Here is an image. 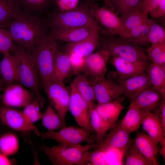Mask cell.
I'll use <instances>...</instances> for the list:
<instances>
[{
    "mask_svg": "<svg viewBox=\"0 0 165 165\" xmlns=\"http://www.w3.org/2000/svg\"><path fill=\"white\" fill-rule=\"evenodd\" d=\"M91 14L97 22L112 34L130 38V31L124 27L119 17L112 9L96 4L88 6Z\"/></svg>",
    "mask_w": 165,
    "mask_h": 165,
    "instance_id": "cell-8",
    "label": "cell"
},
{
    "mask_svg": "<svg viewBox=\"0 0 165 165\" xmlns=\"http://www.w3.org/2000/svg\"><path fill=\"white\" fill-rule=\"evenodd\" d=\"M92 132L84 128L66 126L56 131L40 132L38 136L43 139L54 140L58 143L80 144L86 142L93 144L95 141L94 136L91 134Z\"/></svg>",
    "mask_w": 165,
    "mask_h": 165,
    "instance_id": "cell-7",
    "label": "cell"
},
{
    "mask_svg": "<svg viewBox=\"0 0 165 165\" xmlns=\"http://www.w3.org/2000/svg\"><path fill=\"white\" fill-rule=\"evenodd\" d=\"M71 74L72 68L69 55L59 50L55 57L50 80L64 81Z\"/></svg>",
    "mask_w": 165,
    "mask_h": 165,
    "instance_id": "cell-24",
    "label": "cell"
},
{
    "mask_svg": "<svg viewBox=\"0 0 165 165\" xmlns=\"http://www.w3.org/2000/svg\"><path fill=\"white\" fill-rule=\"evenodd\" d=\"M32 98L30 92L21 85L13 83L7 86L2 96L3 104L11 108H24Z\"/></svg>",
    "mask_w": 165,
    "mask_h": 165,
    "instance_id": "cell-15",
    "label": "cell"
},
{
    "mask_svg": "<svg viewBox=\"0 0 165 165\" xmlns=\"http://www.w3.org/2000/svg\"><path fill=\"white\" fill-rule=\"evenodd\" d=\"M3 83V81L2 79H0V91L1 90L2 86V84Z\"/></svg>",
    "mask_w": 165,
    "mask_h": 165,
    "instance_id": "cell-53",
    "label": "cell"
},
{
    "mask_svg": "<svg viewBox=\"0 0 165 165\" xmlns=\"http://www.w3.org/2000/svg\"><path fill=\"white\" fill-rule=\"evenodd\" d=\"M0 119L11 128L22 132L33 131L38 136L40 132L37 127L30 123L22 111L4 106L0 108Z\"/></svg>",
    "mask_w": 165,
    "mask_h": 165,
    "instance_id": "cell-12",
    "label": "cell"
},
{
    "mask_svg": "<svg viewBox=\"0 0 165 165\" xmlns=\"http://www.w3.org/2000/svg\"><path fill=\"white\" fill-rule=\"evenodd\" d=\"M123 0H111V6L112 9L115 10Z\"/></svg>",
    "mask_w": 165,
    "mask_h": 165,
    "instance_id": "cell-50",
    "label": "cell"
},
{
    "mask_svg": "<svg viewBox=\"0 0 165 165\" xmlns=\"http://www.w3.org/2000/svg\"><path fill=\"white\" fill-rule=\"evenodd\" d=\"M13 161L9 159L7 156L0 153V165L13 164Z\"/></svg>",
    "mask_w": 165,
    "mask_h": 165,
    "instance_id": "cell-48",
    "label": "cell"
},
{
    "mask_svg": "<svg viewBox=\"0 0 165 165\" xmlns=\"http://www.w3.org/2000/svg\"><path fill=\"white\" fill-rule=\"evenodd\" d=\"M68 55L72 68L71 75H77L82 73L85 65V57L74 54Z\"/></svg>",
    "mask_w": 165,
    "mask_h": 165,
    "instance_id": "cell-43",
    "label": "cell"
},
{
    "mask_svg": "<svg viewBox=\"0 0 165 165\" xmlns=\"http://www.w3.org/2000/svg\"><path fill=\"white\" fill-rule=\"evenodd\" d=\"M20 8L28 12H38L46 7L52 0H16Z\"/></svg>",
    "mask_w": 165,
    "mask_h": 165,
    "instance_id": "cell-39",
    "label": "cell"
},
{
    "mask_svg": "<svg viewBox=\"0 0 165 165\" xmlns=\"http://www.w3.org/2000/svg\"><path fill=\"white\" fill-rule=\"evenodd\" d=\"M154 113L157 116L163 136L165 137V100L163 101L158 109Z\"/></svg>",
    "mask_w": 165,
    "mask_h": 165,
    "instance_id": "cell-45",
    "label": "cell"
},
{
    "mask_svg": "<svg viewBox=\"0 0 165 165\" xmlns=\"http://www.w3.org/2000/svg\"><path fill=\"white\" fill-rule=\"evenodd\" d=\"M0 73L3 83L8 85L17 79V70L15 55L8 53L3 54L0 62Z\"/></svg>",
    "mask_w": 165,
    "mask_h": 165,
    "instance_id": "cell-25",
    "label": "cell"
},
{
    "mask_svg": "<svg viewBox=\"0 0 165 165\" xmlns=\"http://www.w3.org/2000/svg\"><path fill=\"white\" fill-rule=\"evenodd\" d=\"M147 52L148 60L165 69V42L152 44Z\"/></svg>",
    "mask_w": 165,
    "mask_h": 165,
    "instance_id": "cell-37",
    "label": "cell"
},
{
    "mask_svg": "<svg viewBox=\"0 0 165 165\" xmlns=\"http://www.w3.org/2000/svg\"><path fill=\"white\" fill-rule=\"evenodd\" d=\"M51 105L65 123L66 116L69 111L70 88L64 81L50 80L43 85Z\"/></svg>",
    "mask_w": 165,
    "mask_h": 165,
    "instance_id": "cell-9",
    "label": "cell"
},
{
    "mask_svg": "<svg viewBox=\"0 0 165 165\" xmlns=\"http://www.w3.org/2000/svg\"><path fill=\"white\" fill-rule=\"evenodd\" d=\"M87 77L93 87L98 104L112 102L123 94L118 83L110 78L96 79L89 76Z\"/></svg>",
    "mask_w": 165,
    "mask_h": 165,
    "instance_id": "cell-10",
    "label": "cell"
},
{
    "mask_svg": "<svg viewBox=\"0 0 165 165\" xmlns=\"http://www.w3.org/2000/svg\"><path fill=\"white\" fill-rule=\"evenodd\" d=\"M49 26L52 30L100 25L91 15L88 5L82 2L73 9L59 10L52 17Z\"/></svg>",
    "mask_w": 165,
    "mask_h": 165,
    "instance_id": "cell-4",
    "label": "cell"
},
{
    "mask_svg": "<svg viewBox=\"0 0 165 165\" xmlns=\"http://www.w3.org/2000/svg\"><path fill=\"white\" fill-rule=\"evenodd\" d=\"M12 51L16 59L17 76V81L33 91L42 109L45 101L39 91V78L31 54L23 46L19 45H16Z\"/></svg>",
    "mask_w": 165,
    "mask_h": 165,
    "instance_id": "cell-2",
    "label": "cell"
},
{
    "mask_svg": "<svg viewBox=\"0 0 165 165\" xmlns=\"http://www.w3.org/2000/svg\"><path fill=\"white\" fill-rule=\"evenodd\" d=\"M145 71L151 85L161 93L165 99V69L157 64L152 63L148 64Z\"/></svg>",
    "mask_w": 165,
    "mask_h": 165,
    "instance_id": "cell-27",
    "label": "cell"
},
{
    "mask_svg": "<svg viewBox=\"0 0 165 165\" xmlns=\"http://www.w3.org/2000/svg\"><path fill=\"white\" fill-rule=\"evenodd\" d=\"M21 11L16 0H0V25L8 24Z\"/></svg>",
    "mask_w": 165,
    "mask_h": 165,
    "instance_id": "cell-31",
    "label": "cell"
},
{
    "mask_svg": "<svg viewBox=\"0 0 165 165\" xmlns=\"http://www.w3.org/2000/svg\"><path fill=\"white\" fill-rule=\"evenodd\" d=\"M110 57L107 51L101 49L85 57V65L82 73L86 75L96 79L105 77Z\"/></svg>",
    "mask_w": 165,
    "mask_h": 165,
    "instance_id": "cell-13",
    "label": "cell"
},
{
    "mask_svg": "<svg viewBox=\"0 0 165 165\" xmlns=\"http://www.w3.org/2000/svg\"><path fill=\"white\" fill-rule=\"evenodd\" d=\"M118 83L123 94L131 100L143 90L152 86L145 71L132 77L119 79Z\"/></svg>",
    "mask_w": 165,
    "mask_h": 165,
    "instance_id": "cell-16",
    "label": "cell"
},
{
    "mask_svg": "<svg viewBox=\"0 0 165 165\" xmlns=\"http://www.w3.org/2000/svg\"><path fill=\"white\" fill-rule=\"evenodd\" d=\"M71 84L88 103L90 108L93 106L96 101L95 94L93 87L86 75L82 73L77 75Z\"/></svg>",
    "mask_w": 165,
    "mask_h": 165,
    "instance_id": "cell-26",
    "label": "cell"
},
{
    "mask_svg": "<svg viewBox=\"0 0 165 165\" xmlns=\"http://www.w3.org/2000/svg\"><path fill=\"white\" fill-rule=\"evenodd\" d=\"M143 2V0H123L115 12L121 15L130 13L141 9Z\"/></svg>",
    "mask_w": 165,
    "mask_h": 165,
    "instance_id": "cell-40",
    "label": "cell"
},
{
    "mask_svg": "<svg viewBox=\"0 0 165 165\" xmlns=\"http://www.w3.org/2000/svg\"><path fill=\"white\" fill-rule=\"evenodd\" d=\"M161 145V147L159 149L160 154L162 156L165 161V138L163 139L162 141L160 143Z\"/></svg>",
    "mask_w": 165,
    "mask_h": 165,
    "instance_id": "cell-49",
    "label": "cell"
},
{
    "mask_svg": "<svg viewBox=\"0 0 165 165\" xmlns=\"http://www.w3.org/2000/svg\"><path fill=\"white\" fill-rule=\"evenodd\" d=\"M41 109L39 102L36 98L24 107L22 112L27 119L33 124L41 119L42 113Z\"/></svg>",
    "mask_w": 165,
    "mask_h": 165,
    "instance_id": "cell-38",
    "label": "cell"
},
{
    "mask_svg": "<svg viewBox=\"0 0 165 165\" xmlns=\"http://www.w3.org/2000/svg\"><path fill=\"white\" fill-rule=\"evenodd\" d=\"M7 28L13 41L30 53L47 34L44 22L38 16L26 12L21 11L9 22Z\"/></svg>",
    "mask_w": 165,
    "mask_h": 165,
    "instance_id": "cell-1",
    "label": "cell"
},
{
    "mask_svg": "<svg viewBox=\"0 0 165 165\" xmlns=\"http://www.w3.org/2000/svg\"><path fill=\"white\" fill-rule=\"evenodd\" d=\"M6 28H0V53L3 54L12 51L16 46L9 31Z\"/></svg>",
    "mask_w": 165,
    "mask_h": 165,
    "instance_id": "cell-41",
    "label": "cell"
},
{
    "mask_svg": "<svg viewBox=\"0 0 165 165\" xmlns=\"http://www.w3.org/2000/svg\"><path fill=\"white\" fill-rule=\"evenodd\" d=\"M94 151L89 150L84 156L81 165H107V156L105 148L97 143Z\"/></svg>",
    "mask_w": 165,
    "mask_h": 165,
    "instance_id": "cell-33",
    "label": "cell"
},
{
    "mask_svg": "<svg viewBox=\"0 0 165 165\" xmlns=\"http://www.w3.org/2000/svg\"><path fill=\"white\" fill-rule=\"evenodd\" d=\"M98 31L104 32L100 26L97 27H81L65 29L51 30L50 33L56 40L75 43L84 40Z\"/></svg>",
    "mask_w": 165,
    "mask_h": 165,
    "instance_id": "cell-14",
    "label": "cell"
},
{
    "mask_svg": "<svg viewBox=\"0 0 165 165\" xmlns=\"http://www.w3.org/2000/svg\"><path fill=\"white\" fill-rule=\"evenodd\" d=\"M164 42H165L164 28L153 20L149 32L146 36L141 39L135 42L140 45H144L148 43L153 44Z\"/></svg>",
    "mask_w": 165,
    "mask_h": 165,
    "instance_id": "cell-35",
    "label": "cell"
},
{
    "mask_svg": "<svg viewBox=\"0 0 165 165\" xmlns=\"http://www.w3.org/2000/svg\"><path fill=\"white\" fill-rule=\"evenodd\" d=\"M124 155L126 165H153L147 159L136 147L134 141H131L126 149Z\"/></svg>",
    "mask_w": 165,
    "mask_h": 165,
    "instance_id": "cell-32",
    "label": "cell"
},
{
    "mask_svg": "<svg viewBox=\"0 0 165 165\" xmlns=\"http://www.w3.org/2000/svg\"><path fill=\"white\" fill-rule=\"evenodd\" d=\"M147 112L131 101L129 109L120 123L123 128L130 133L136 131L141 125Z\"/></svg>",
    "mask_w": 165,
    "mask_h": 165,
    "instance_id": "cell-23",
    "label": "cell"
},
{
    "mask_svg": "<svg viewBox=\"0 0 165 165\" xmlns=\"http://www.w3.org/2000/svg\"><path fill=\"white\" fill-rule=\"evenodd\" d=\"M154 20L148 19L146 21L130 31V38L134 42L145 38L149 32Z\"/></svg>",
    "mask_w": 165,
    "mask_h": 165,
    "instance_id": "cell-42",
    "label": "cell"
},
{
    "mask_svg": "<svg viewBox=\"0 0 165 165\" xmlns=\"http://www.w3.org/2000/svg\"><path fill=\"white\" fill-rule=\"evenodd\" d=\"M163 0H147L143 3L142 8L147 12L160 3Z\"/></svg>",
    "mask_w": 165,
    "mask_h": 165,
    "instance_id": "cell-47",
    "label": "cell"
},
{
    "mask_svg": "<svg viewBox=\"0 0 165 165\" xmlns=\"http://www.w3.org/2000/svg\"><path fill=\"white\" fill-rule=\"evenodd\" d=\"M105 138L98 144L101 146L125 150L130 140V133L121 126L120 123L116 125Z\"/></svg>",
    "mask_w": 165,
    "mask_h": 165,
    "instance_id": "cell-21",
    "label": "cell"
},
{
    "mask_svg": "<svg viewBox=\"0 0 165 165\" xmlns=\"http://www.w3.org/2000/svg\"><path fill=\"white\" fill-rule=\"evenodd\" d=\"M136 147L153 165H159L157 160L159 142L144 132H138L134 141Z\"/></svg>",
    "mask_w": 165,
    "mask_h": 165,
    "instance_id": "cell-19",
    "label": "cell"
},
{
    "mask_svg": "<svg viewBox=\"0 0 165 165\" xmlns=\"http://www.w3.org/2000/svg\"><path fill=\"white\" fill-rule=\"evenodd\" d=\"M110 61L116 69L119 79L127 78L141 73L145 71L148 65V61L134 62L117 57H112Z\"/></svg>",
    "mask_w": 165,
    "mask_h": 165,
    "instance_id": "cell-18",
    "label": "cell"
},
{
    "mask_svg": "<svg viewBox=\"0 0 165 165\" xmlns=\"http://www.w3.org/2000/svg\"><path fill=\"white\" fill-rule=\"evenodd\" d=\"M146 0H143V3L145 1H146Z\"/></svg>",
    "mask_w": 165,
    "mask_h": 165,
    "instance_id": "cell-55",
    "label": "cell"
},
{
    "mask_svg": "<svg viewBox=\"0 0 165 165\" xmlns=\"http://www.w3.org/2000/svg\"><path fill=\"white\" fill-rule=\"evenodd\" d=\"M141 124L143 130L159 143L165 138L163 136L160 122L155 113L148 112L144 118Z\"/></svg>",
    "mask_w": 165,
    "mask_h": 165,
    "instance_id": "cell-28",
    "label": "cell"
},
{
    "mask_svg": "<svg viewBox=\"0 0 165 165\" xmlns=\"http://www.w3.org/2000/svg\"><path fill=\"white\" fill-rule=\"evenodd\" d=\"M19 144L17 136L8 133L0 136V153L8 156L13 155L18 151Z\"/></svg>",
    "mask_w": 165,
    "mask_h": 165,
    "instance_id": "cell-34",
    "label": "cell"
},
{
    "mask_svg": "<svg viewBox=\"0 0 165 165\" xmlns=\"http://www.w3.org/2000/svg\"></svg>",
    "mask_w": 165,
    "mask_h": 165,
    "instance_id": "cell-56",
    "label": "cell"
},
{
    "mask_svg": "<svg viewBox=\"0 0 165 165\" xmlns=\"http://www.w3.org/2000/svg\"><path fill=\"white\" fill-rule=\"evenodd\" d=\"M86 3L89 6V5L94 3V2L96 0H86Z\"/></svg>",
    "mask_w": 165,
    "mask_h": 165,
    "instance_id": "cell-52",
    "label": "cell"
},
{
    "mask_svg": "<svg viewBox=\"0 0 165 165\" xmlns=\"http://www.w3.org/2000/svg\"><path fill=\"white\" fill-rule=\"evenodd\" d=\"M111 0H104L105 6L112 9L111 6Z\"/></svg>",
    "mask_w": 165,
    "mask_h": 165,
    "instance_id": "cell-51",
    "label": "cell"
},
{
    "mask_svg": "<svg viewBox=\"0 0 165 165\" xmlns=\"http://www.w3.org/2000/svg\"><path fill=\"white\" fill-rule=\"evenodd\" d=\"M41 120L42 125L48 131H57L66 126L60 116L50 104L42 113Z\"/></svg>",
    "mask_w": 165,
    "mask_h": 165,
    "instance_id": "cell-29",
    "label": "cell"
},
{
    "mask_svg": "<svg viewBox=\"0 0 165 165\" xmlns=\"http://www.w3.org/2000/svg\"><path fill=\"white\" fill-rule=\"evenodd\" d=\"M96 145H82L80 144L61 143L52 147L42 145L40 149L53 165H81L85 154Z\"/></svg>",
    "mask_w": 165,
    "mask_h": 165,
    "instance_id": "cell-5",
    "label": "cell"
},
{
    "mask_svg": "<svg viewBox=\"0 0 165 165\" xmlns=\"http://www.w3.org/2000/svg\"><path fill=\"white\" fill-rule=\"evenodd\" d=\"M101 49L105 50L110 56L117 57L134 62L148 61L143 49L129 38L120 36L110 37L101 41Z\"/></svg>",
    "mask_w": 165,
    "mask_h": 165,
    "instance_id": "cell-6",
    "label": "cell"
},
{
    "mask_svg": "<svg viewBox=\"0 0 165 165\" xmlns=\"http://www.w3.org/2000/svg\"><path fill=\"white\" fill-rule=\"evenodd\" d=\"M59 50L56 40L50 34L44 36L31 53L42 86L50 79L55 57Z\"/></svg>",
    "mask_w": 165,
    "mask_h": 165,
    "instance_id": "cell-3",
    "label": "cell"
},
{
    "mask_svg": "<svg viewBox=\"0 0 165 165\" xmlns=\"http://www.w3.org/2000/svg\"><path fill=\"white\" fill-rule=\"evenodd\" d=\"M148 14L154 18L165 16V0H163L160 3L152 9L147 11Z\"/></svg>",
    "mask_w": 165,
    "mask_h": 165,
    "instance_id": "cell-46",
    "label": "cell"
},
{
    "mask_svg": "<svg viewBox=\"0 0 165 165\" xmlns=\"http://www.w3.org/2000/svg\"><path fill=\"white\" fill-rule=\"evenodd\" d=\"M123 97H119L110 102L101 104H95L94 107L100 116L111 127L116 125V122L124 107L122 104Z\"/></svg>",
    "mask_w": 165,
    "mask_h": 165,
    "instance_id": "cell-20",
    "label": "cell"
},
{
    "mask_svg": "<svg viewBox=\"0 0 165 165\" xmlns=\"http://www.w3.org/2000/svg\"><path fill=\"white\" fill-rule=\"evenodd\" d=\"M148 13L142 8L130 13L121 15L120 19L126 29L129 31L148 19Z\"/></svg>",
    "mask_w": 165,
    "mask_h": 165,
    "instance_id": "cell-36",
    "label": "cell"
},
{
    "mask_svg": "<svg viewBox=\"0 0 165 165\" xmlns=\"http://www.w3.org/2000/svg\"><path fill=\"white\" fill-rule=\"evenodd\" d=\"M8 24H9V23L7 24H2V25H0V28H7V26H8Z\"/></svg>",
    "mask_w": 165,
    "mask_h": 165,
    "instance_id": "cell-54",
    "label": "cell"
},
{
    "mask_svg": "<svg viewBox=\"0 0 165 165\" xmlns=\"http://www.w3.org/2000/svg\"><path fill=\"white\" fill-rule=\"evenodd\" d=\"M70 96L69 110L74 117L77 123L81 127L93 132L90 118V107L71 84L70 87Z\"/></svg>",
    "mask_w": 165,
    "mask_h": 165,
    "instance_id": "cell-11",
    "label": "cell"
},
{
    "mask_svg": "<svg viewBox=\"0 0 165 165\" xmlns=\"http://www.w3.org/2000/svg\"><path fill=\"white\" fill-rule=\"evenodd\" d=\"M90 118L92 127L95 132V142L99 144L103 141L106 133L111 127L99 115L94 105L90 108Z\"/></svg>",
    "mask_w": 165,
    "mask_h": 165,
    "instance_id": "cell-30",
    "label": "cell"
},
{
    "mask_svg": "<svg viewBox=\"0 0 165 165\" xmlns=\"http://www.w3.org/2000/svg\"><path fill=\"white\" fill-rule=\"evenodd\" d=\"M98 31L88 38L75 43H68L66 45L64 52L68 54H74L85 57L93 53L99 44Z\"/></svg>",
    "mask_w": 165,
    "mask_h": 165,
    "instance_id": "cell-22",
    "label": "cell"
},
{
    "mask_svg": "<svg viewBox=\"0 0 165 165\" xmlns=\"http://www.w3.org/2000/svg\"><path fill=\"white\" fill-rule=\"evenodd\" d=\"M164 99L161 93L152 86L147 88L131 101L147 112H155Z\"/></svg>",
    "mask_w": 165,
    "mask_h": 165,
    "instance_id": "cell-17",
    "label": "cell"
},
{
    "mask_svg": "<svg viewBox=\"0 0 165 165\" xmlns=\"http://www.w3.org/2000/svg\"><path fill=\"white\" fill-rule=\"evenodd\" d=\"M80 0H53V2L57 6L59 11L71 10L76 7Z\"/></svg>",
    "mask_w": 165,
    "mask_h": 165,
    "instance_id": "cell-44",
    "label": "cell"
}]
</instances>
